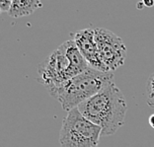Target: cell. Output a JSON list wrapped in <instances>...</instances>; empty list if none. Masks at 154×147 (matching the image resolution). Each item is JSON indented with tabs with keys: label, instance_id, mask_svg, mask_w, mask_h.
Segmentation results:
<instances>
[{
	"label": "cell",
	"instance_id": "1",
	"mask_svg": "<svg viewBox=\"0 0 154 147\" xmlns=\"http://www.w3.org/2000/svg\"><path fill=\"white\" fill-rule=\"evenodd\" d=\"M87 120L102 128V136L113 135L125 124L128 105L124 94L113 82L77 107Z\"/></svg>",
	"mask_w": 154,
	"mask_h": 147
},
{
	"label": "cell",
	"instance_id": "5",
	"mask_svg": "<svg viewBox=\"0 0 154 147\" xmlns=\"http://www.w3.org/2000/svg\"><path fill=\"white\" fill-rule=\"evenodd\" d=\"M94 31L101 62L107 72L117 70L125 64L127 58V47L122 38L105 28H97Z\"/></svg>",
	"mask_w": 154,
	"mask_h": 147
},
{
	"label": "cell",
	"instance_id": "2",
	"mask_svg": "<svg viewBox=\"0 0 154 147\" xmlns=\"http://www.w3.org/2000/svg\"><path fill=\"white\" fill-rule=\"evenodd\" d=\"M88 67V62L71 38L61 44L38 65V73L50 93Z\"/></svg>",
	"mask_w": 154,
	"mask_h": 147
},
{
	"label": "cell",
	"instance_id": "12",
	"mask_svg": "<svg viewBox=\"0 0 154 147\" xmlns=\"http://www.w3.org/2000/svg\"><path fill=\"white\" fill-rule=\"evenodd\" d=\"M141 6H144V4H143L142 2H140V3H137V8H139V9H141L142 7Z\"/></svg>",
	"mask_w": 154,
	"mask_h": 147
},
{
	"label": "cell",
	"instance_id": "9",
	"mask_svg": "<svg viewBox=\"0 0 154 147\" xmlns=\"http://www.w3.org/2000/svg\"><path fill=\"white\" fill-rule=\"evenodd\" d=\"M12 0H0V11L1 12H9L11 8Z\"/></svg>",
	"mask_w": 154,
	"mask_h": 147
},
{
	"label": "cell",
	"instance_id": "4",
	"mask_svg": "<svg viewBox=\"0 0 154 147\" xmlns=\"http://www.w3.org/2000/svg\"><path fill=\"white\" fill-rule=\"evenodd\" d=\"M101 134L102 128L74 108L62 121L59 143L61 147H98Z\"/></svg>",
	"mask_w": 154,
	"mask_h": 147
},
{
	"label": "cell",
	"instance_id": "10",
	"mask_svg": "<svg viewBox=\"0 0 154 147\" xmlns=\"http://www.w3.org/2000/svg\"><path fill=\"white\" fill-rule=\"evenodd\" d=\"M142 3L144 4L145 7L150 8V7H152L154 5V0H142Z\"/></svg>",
	"mask_w": 154,
	"mask_h": 147
},
{
	"label": "cell",
	"instance_id": "8",
	"mask_svg": "<svg viewBox=\"0 0 154 147\" xmlns=\"http://www.w3.org/2000/svg\"><path fill=\"white\" fill-rule=\"evenodd\" d=\"M145 99L148 106L154 109V73L150 75L146 83Z\"/></svg>",
	"mask_w": 154,
	"mask_h": 147
},
{
	"label": "cell",
	"instance_id": "3",
	"mask_svg": "<svg viewBox=\"0 0 154 147\" xmlns=\"http://www.w3.org/2000/svg\"><path fill=\"white\" fill-rule=\"evenodd\" d=\"M113 82L114 74L112 72L99 71L89 66L85 71L62 83L50 94L57 99L62 109L69 112Z\"/></svg>",
	"mask_w": 154,
	"mask_h": 147
},
{
	"label": "cell",
	"instance_id": "11",
	"mask_svg": "<svg viewBox=\"0 0 154 147\" xmlns=\"http://www.w3.org/2000/svg\"><path fill=\"white\" fill-rule=\"evenodd\" d=\"M148 122H149L150 127H151L154 129V114H152V115L149 117V118H148Z\"/></svg>",
	"mask_w": 154,
	"mask_h": 147
},
{
	"label": "cell",
	"instance_id": "6",
	"mask_svg": "<svg viewBox=\"0 0 154 147\" xmlns=\"http://www.w3.org/2000/svg\"><path fill=\"white\" fill-rule=\"evenodd\" d=\"M72 40L81 52L83 57L88 62L90 67L99 71L107 72L103 63L100 60L98 48L95 41V31L93 29H84L71 34Z\"/></svg>",
	"mask_w": 154,
	"mask_h": 147
},
{
	"label": "cell",
	"instance_id": "13",
	"mask_svg": "<svg viewBox=\"0 0 154 147\" xmlns=\"http://www.w3.org/2000/svg\"><path fill=\"white\" fill-rule=\"evenodd\" d=\"M0 14H1V11H0Z\"/></svg>",
	"mask_w": 154,
	"mask_h": 147
},
{
	"label": "cell",
	"instance_id": "7",
	"mask_svg": "<svg viewBox=\"0 0 154 147\" xmlns=\"http://www.w3.org/2000/svg\"><path fill=\"white\" fill-rule=\"evenodd\" d=\"M43 7L42 0H12L11 8L8 15L12 18L18 19L26 17Z\"/></svg>",
	"mask_w": 154,
	"mask_h": 147
}]
</instances>
